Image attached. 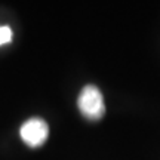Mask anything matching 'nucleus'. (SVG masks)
Here are the masks:
<instances>
[{"mask_svg":"<svg viewBox=\"0 0 160 160\" xmlns=\"http://www.w3.org/2000/svg\"><path fill=\"white\" fill-rule=\"evenodd\" d=\"M77 104L82 114L89 120H99L105 113L102 93L93 85H88L82 89Z\"/></svg>","mask_w":160,"mask_h":160,"instance_id":"f257e3e1","label":"nucleus"},{"mask_svg":"<svg viewBox=\"0 0 160 160\" xmlns=\"http://www.w3.org/2000/svg\"><path fill=\"white\" fill-rule=\"evenodd\" d=\"M21 138L22 141L30 147H40L42 144H45L49 135V128L43 119L39 117H33V119L27 120L22 126H21Z\"/></svg>","mask_w":160,"mask_h":160,"instance_id":"f03ea898","label":"nucleus"},{"mask_svg":"<svg viewBox=\"0 0 160 160\" xmlns=\"http://www.w3.org/2000/svg\"><path fill=\"white\" fill-rule=\"evenodd\" d=\"M12 33L11 27H8V25H3V27H0V45H5V43H9L12 40Z\"/></svg>","mask_w":160,"mask_h":160,"instance_id":"7ed1b4c3","label":"nucleus"}]
</instances>
